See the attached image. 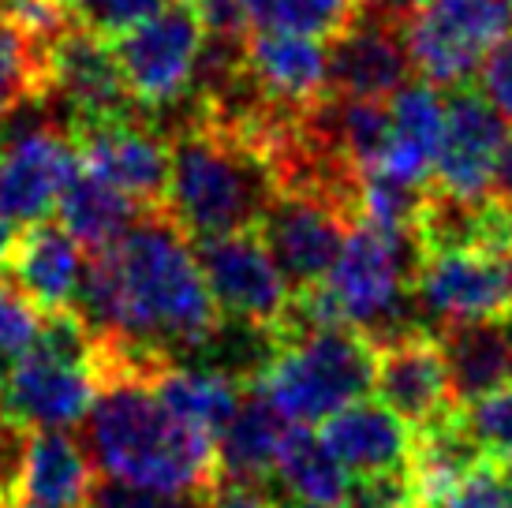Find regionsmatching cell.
I'll use <instances>...</instances> for the list:
<instances>
[{
    "label": "cell",
    "mask_w": 512,
    "mask_h": 508,
    "mask_svg": "<svg viewBox=\"0 0 512 508\" xmlns=\"http://www.w3.org/2000/svg\"><path fill=\"white\" fill-rule=\"evenodd\" d=\"M90 337L150 370L202 359L225 329L195 240L165 206H150L105 251L86 262L72 307Z\"/></svg>",
    "instance_id": "6da1fadb"
},
{
    "label": "cell",
    "mask_w": 512,
    "mask_h": 508,
    "mask_svg": "<svg viewBox=\"0 0 512 508\" xmlns=\"http://www.w3.org/2000/svg\"><path fill=\"white\" fill-rule=\"evenodd\" d=\"M98 359V396L83 419V449L98 475L161 494H210L217 441L184 426L154 389V374L113 352Z\"/></svg>",
    "instance_id": "7a4b0ae2"
},
{
    "label": "cell",
    "mask_w": 512,
    "mask_h": 508,
    "mask_svg": "<svg viewBox=\"0 0 512 508\" xmlns=\"http://www.w3.org/2000/svg\"><path fill=\"white\" fill-rule=\"evenodd\" d=\"M273 195L270 161L243 131L191 109L169 135L165 210L191 240L258 228Z\"/></svg>",
    "instance_id": "3957f363"
},
{
    "label": "cell",
    "mask_w": 512,
    "mask_h": 508,
    "mask_svg": "<svg viewBox=\"0 0 512 508\" xmlns=\"http://www.w3.org/2000/svg\"><path fill=\"white\" fill-rule=\"evenodd\" d=\"M374 344L348 325L281 329L270 367L251 385L288 423L311 426L356 404L374 385Z\"/></svg>",
    "instance_id": "277c9868"
},
{
    "label": "cell",
    "mask_w": 512,
    "mask_h": 508,
    "mask_svg": "<svg viewBox=\"0 0 512 508\" xmlns=\"http://www.w3.org/2000/svg\"><path fill=\"white\" fill-rule=\"evenodd\" d=\"M94 337L75 311L45 314L42 340L0 374V408L27 434L83 423L98 396Z\"/></svg>",
    "instance_id": "5b68a950"
},
{
    "label": "cell",
    "mask_w": 512,
    "mask_h": 508,
    "mask_svg": "<svg viewBox=\"0 0 512 508\" xmlns=\"http://www.w3.org/2000/svg\"><path fill=\"white\" fill-rule=\"evenodd\" d=\"M512 38L509 0H419L404 19L412 71L434 90H460Z\"/></svg>",
    "instance_id": "8992f818"
},
{
    "label": "cell",
    "mask_w": 512,
    "mask_h": 508,
    "mask_svg": "<svg viewBox=\"0 0 512 508\" xmlns=\"http://www.w3.org/2000/svg\"><path fill=\"white\" fill-rule=\"evenodd\" d=\"M105 42L139 113H169L191 94L206 34L191 0H169L157 15Z\"/></svg>",
    "instance_id": "52a82bcc"
},
{
    "label": "cell",
    "mask_w": 512,
    "mask_h": 508,
    "mask_svg": "<svg viewBox=\"0 0 512 508\" xmlns=\"http://www.w3.org/2000/svg\"><path fill=\"white\" fill-rule=\"evenodd\" d=\"M202 277L221 318L232 325L277 333L292 307V284L273 258L262 228H243L214 240H195Z\"/></svg>",
    "instance_id": "ba28073f"
},
{
    "label": "cell",
    "mask_w": 512,
    "mask_h": 508,
    "mask_svg": "<svg viewBox=\"0 0 512 508\" xmlns=\"http://www.w3.org/2000/svg\"><path fill=\"white\" fill-rule=\"evenodd\" d=\"M415 314L445 325L512 318V254L486 247L419 251L415 266Z\"/></svg>",
    "instance_id": "9c48e42d"
},
{
    "label": "cell",
    "mask_w": 512,
    "mask_h": 508,
    "mask_svg": "<svg viewBox=\"0 0 512 508\" xmlns=\"http://www.w3.org/2000/svg\"><path fill=\"white\" fill-rule=\"evenodd\" d=\"M352 225L356 213L344 210L333 198L311 191H277L258 228L292 292H307L326 281Z\"/></svg>",
    "instance_id": "30bf717a"
},
{
    "label": "cell",
    "mask_w": 512,
    "mask_h": 508,
    "mask_svg": "<svg viewBox=\"0 0 512 508\" xmlns=\"http://www.w3.org/2000/svg\"><path fill=\"white\" fill-rule=\"evenodd\" d=\"M49 57V101L68 109V127L109 124L124 116H143L131 101L109 42L83 23L64 27L45 45Z\"/></svg>",
    "instance_id": "8fae6325"
},
{
    "label": "cell",
    "mask_w": 512,
    "mask_h": 508,
    "mask_svg": "<svg viewBox=\"0 0 512 508\" xmlns=\"http://www.w3.org/2000/svg\"><path fill=\"white\" fill-rule=\"evenodd\" d=\"M505 142L509 127L498 105L475 86L453 90L445 101V135L430 187L460 202H486L494 195Z\"/></svg>",
    "instance_id": "7c38bea8"
},
{
    "label": "cell",
    "mask_w": 512,
    "mask_h": 508,
    "mask_svg": "<svg viewBox=\"0 0 512 508\" xmlns=\"http://www.w3.org/2000/svg\"><path fill=\"white\" fill-rule=\"evenodd\" d=\"M79 169L116 187L139 206H165L169 191V139L146 116H124L109 124L68 127Z\"/></svg>",
    "instance_id": "4fadbf2b"
},
{
    "label": "cell",
    "mask_w": 512,
    "mask_h": 508,
    "mask_svg": "<svg viewBox=\"0 0 512 508\" xmlns=\"http://www.w3.org/2000/svg\"><path fill=\"white\" fill-rule=\"evenodd\" d=\"M75 169L72 135L53 124L23 127L0 139V221L8 228L45 221Z\"/></svg>",
    "instance_id": "5bb4252c"
},
{
    "label": "cell",
    "mask_w": 512,
    "mask_h": 508,
    "mask_svg": "<svg viewBox=\"0 0 512 508\" xmlns=\"http://www.w3.org/2000/svg\"><path fill=\"white\" fill-rule=\"evenodd\" d=\"M374 352H378L374 389H378L385 408L397 411L408 426L423 430V426L438 423L460 408L438 333L415 329L408 337L389 340Z\"/></svg>",
    "instance_id": "9a60e30c"
},
{
    "label": "cell",
    "mask_w": 512,
    "mask_h": 508,
    "mask_svg": "<svg viewBox=\"0 0 512 508\" xmlns=\"http://www.w3.org/2000/svg\"><path fill=\"white\" fill-rule=\"evenodd\" d=\"M326 64L333 98L389 101L408 86L412 75L404 23L363 12L344 34L326 42Z\"/></svg>",
    "instance_id": "2e32d148"
},
{
    "label": "cell",
    "mask_w": 512,
    "mask_h": 508,
    "mask_svg": "<svg viewBox=\"0 0 512 508\" xmlns=\"http://www.w3.org/2000/svg\"><path fill=\"white\" fill-rule=\"evenodd\" d=\"M247 79L262 105L281 113H311L329 98L326 42L296 30H258L243 57Z\"/></svg>",
    "instance_id": "e0dca14e"
},
{
    "label": "cell",
    "mask_w": 512,
    "mask_h": 508,
    "mask_svg": "<svg viewBox=\"0 0 512 508\" xmlns=\"http://www.w3.org/2000/svg\"><path fill=\"white\" fill-rule=\"evenodd\" d=\"M4 269L38 311L60 314L75 307L86 262L79 240L60 221H34L12 232Z\"/></svg>",
    "instance_id": "ac0fdd59"
},
{
    "label": "cell",
    "mask_w": 512,
    "mask_h": 508,
    "mask_svg": "<svg viewBox=\"0 0 512 508\" xmlns=\"http://www.w3.org/2000/svg\"><path fill=\"white\" fill-rule=\"evenodd\" d=\"M441 135H445V101L430 83H408L389 98V131L370 172L397 184L423 187L434 180Z\"/></svg>",
    "instance_id": "d6986e66"
},
{
    "label": "cell",
    "mask_w": 512,
    "mask_h": 508,
    "mask_svg": "<svg viewBox=\"0 0 512 508\" xmlns=\"http://www.w3.org/2000/svg\"><path fill=\"white\" fill-rule=\"evenodd\" d=\"M322 441L348 475H385L412 467L415 430L382 400H356L322 423Z\"/></svg>",
    "instance_id": "ffe728a7"
},
{
    "label": "cell",
    "mask_w": 512,
    "mask_h": 508,
    "mask_svg": "<svg viewBox=\"0 0 512 508\" xmlns=\"http://www.w3.org/2000/svg\"><path fill=\"white\" fill-rule=\"evenodd\" d=\"M94 464L83 441L68 430H34L27 434L15 501L42 508H83L94 490Z\"/></svg>",
    "instance_id": "44dd1931"
},
{
    "label": "cell",
    "mask_w": 512,
    "mask_h": 508,
    "mask_svg": "<svg viewBox=\"0 0 512 508\" xmlns=\"http://www.w3.org/2000/svg\"><path fill=\"white\" fill-rule=\"evenodd\" d=\"M456 404L512 385V318L445 325L438 333Z\"/></svg>",
    "instance_id": "7402d4cb"
},
{
    "label": "cell",
    "mask_w": 512,
    "mask_h": 508,
    "mask_svg": "<svg viewBox=\"0 0 512 508\" xmlns=\"http://www.w3.org/2000/svg\"><path fill=\"white\" fill-rule=\"evenodd\" d=\"M154 389L165 408L184 426L199 430L206 438H221L232 415L240 411L247 385L228 378L214 367H161L154 374Z\"/></svg>",
    "instance_id": "603a6c76"
},
{
    "label": "cell",
    "mask_w": 512,
    "mask_h": 508,
    "mask_svg": "<svg viewBox=\"0 0 512 508\" xmlns=\"http://www.w3.org/2000/svg\"><path fill=\"white\" fill-rule=\"evenodd\" d=\"M288 430V419L255 389H247L240 411L232 415L225 434L217 438V475L240 482H266L277 467V449Z\"/></svg>",
    "instance_id": "cb8c5ba5"
},
{
    "label": "cell",
    "mask_w": 512,
    "mask_h": 508,
    "mask_svg": "<svg viewBox=\"0 0 512 508\" xmlns=\"http://www.w3.org/2000/svg\"><path fill=\"white\" fill-rule=\"evenodd\" d=\"M57 210H60V225L72 232L83 251L94 254V251L113 247V243L139 221L143 206L131 202L128 195H120V191L109 187L105 180H98L94 172L75 169L68 187H64V195H60ZM146 210H150V206H146Z\"/></svg>",
    "instance_id": "d4e9b609"
},
{
    "label": "cell",
    "mask_w": 512,
    "mask_h": 508,
    "mask_svg": "<svg viewBox=\"0 0 512 508\" xmlns=\"http://www.w3.org/2000/svg\"><path fill=\"white\" fill-rule=\"evenodd\" d=\"M273 475H277V482L296 497L299 505L307 508H344L348 482H352V475L329 452L322 434H314L311 426L299 423H292L285 430Z\"/></svg>",
    "instance_id": "484cf974"
},
{
    "label": "cell",
    "mask_w": 512,
    "mask_h": 508,
    "mask_svg": "<svg viewBox=\"0 0 512 508\" xmlns=\"http://www.w3.org/2000/svg\"><path fill=\"white\" fill-rule=\"evenodd\" d=\"M45 38L0 12V120L49 101V57Z\"/></svg>",
    "instance_id": "4316f807"
},
{
    "label": "cell",
    "mask_w": 512,
    "mask_h": 508,
    "mask_svg": "<svg viewBox=\"0 0 512 508\" xmlns=\"http://www.w3.org/2000/svg\"><path fill=\"white\" fill-rule=\"evenodd\" d=\"M243 4L255 27L296 30L322 42H333L363 15V0H243Z\"/></svg>",
    "instance_id": "83f0119b"
},
{
    "label": "cell",
    "mask_w": 512,
    "mask_h": 508,
    "mask_svg": "<svg viewBox=\"0 0 512 508\" xmlns=\"http://www.w3.org/2000/svg\"><path fill=\"white\" fill-rule=\"evenodd\" d=\"M460 426L468 430L486 464L512 467V385L460 404Z\"/></svg>",
    "instance_id": "f1b7e54d"
},
{
    "label": "cell",
    "mask_w": 512,
    "mask_h": 508,
    "mask_svg": "<svg viewBox=\"0 0 512 508\" xmlns=\"http://www.w3.org/2000/svg\"><path fill=\"white\" fill-rule=\"evenodd\" d=\"M45 329V314L15 284H0V374L27 355Z\"/></svg>",
    "instance_id": "f546056e"
},
{
    "label": "cell",
    "mask_w": 512,
    "mask_h": 508,
    "mask_svg": "<svg viewBox=\"0 0 512 508\" xmlns=\"http://www.w3.org/2000/svg\"><path fill=\"white\" fill-rule=\"evenodd\" d=\"M344 508H423L412 467L385 475H356L348 482Z\"/></svg>",
    "instance_id": "4dcf8cb0"
},
{
    "label": "cell",
    "mask_w": 512,
    "mask_h": 508,
    "mask_svg": "<svg viewBox=\"0 0 512 508\" xmlns=\"http://www.w3.org/2000/svg\"><path fill=\"white\" fill-rule=\"evenodd\" d=\"M83 508H206L202 494H161V490H139L120 482H94Z\"/></svg>",
    "instance_id": "1f68e13d"
},
{
    "label": "cell",
    "mask_w": 512,
    "mask_h": 508,
    "mask_svg": "<svg viewBox=\"0 0 512 508\" xmlns=\"http://www.w3.org/2000/svg\"><path fill=\"white\" fill-rule=\"evenodd\" d=\"M191 8L199 15L206 42L240 45V49L251 42V15L243 0H191Z\"/></svg>",
    "instance_id": "d6a6232c"
},
{
    "label": "cell",
    "mask_w": 512,
    "mask_h": 508,
    "mask_svg": "<svg viewBox=\"0 0 512 508\" xmlns=\"http://www.w3.org/2000/svg\"><path fill=\"white\" fill-rule=\"evenodd\" d=\"M169 0H90L83 12H79V23L86 30H94L101 38H113L120 30L143 23L150 15H157Z\"/></svg>",
    "instance_id": "836d02e7"
},
{
    "label": "cell",
    "mask_w": 512,
    "mask_h": 508,
    "mask_svg": "<svg viewBox=\"0 0 512 508\" xmlns=\"http://www.w3.org/2000/svg\"><path fill=\"white\" fill-rule=\"evenodd\" d=\"M445 508H512V490L501 475V467L479 464L456 486Z\"/></svg>",
    "instance_id": "e575fe53"
},
{
    "label": "cell",
    "mask_w": 512,
    "mask_h": 508,
    "mask_svg": "<svg viewBox=\"0 0 512 508\" xmlns=\"http://www.w3.org/2000/svg\"><path fill=\"white\" fill-rule=\"evenodd\" d=\"M206 508H285V501L270 494L266 482H240V479H221L210 486Z\"/></svg>",
    "instance_id": "d590c367"
},
{
    "label": "cell",
    "mask_w": 512,
    "mask_h": 508,
    "mask_svg": "<svg viewBox=\"0 0 512 508\" xmlns=\"http://www.w3.org/2000/svg\"><path fill=\"white\" fill-rule=\"evenodd\" d=\"M23 449H27V430L15 426L4 415V408H0V508H8L15 501V482H19Z\"/></svg>",
    "instance_id": "8d00e7d4"
},
{
    "label": "cell",
    "mask_w": 512,
    "mask_h": 508,
    "mask_svg": "<svg viewBox=\"0 0 512 508\" xmlns=\"http://www.w3.org/2000/svg\"><path fill=\"white\" fill-rule=\"evenodd\" d=\"M483 94L501 109V116L512 120V38L490 53L483 68Z\"/></svg>",
    "instance_id": "74e56055"
},
{
    "label": "cell",
    "mask_w": 512,
    "mask_h": 508,
    "mask_svg": "<svg viewBox=\"0 0 512 508\" xmlns=\"http://www.w3.org/2000/svg\"><path fill=\"white\" fill-rule=\"evenodd\" d=\"M494 198L505 202L512 210V135L505 142V150H501V161H498V180H494Z\"/></svg>",
    "instance_id": "f35d334b"
},
{
    "label": "cell",
    "mask_w": 512,
    "mask_h": 508,
    "mask_svg": "<svg viewBox=\"0 0 512 508\" xmlns=\"http://www.w3.org/2000/svg\"><path fill=\"white\" fill-rule=\"evenodd\" d=\"M415 4H419V0H363V12H374V15H385V19L404 23V19L412 15Z\"/></svg>",
    "instance_id": "ab89813d"
},
{
    "label": "cell",
    "mask_w": 512,
    "mask_h": 508,
    "mask_svg": "<svg viewBox=\"0 0 512 508\" xmlns=\"http://www.w3.org/2000/svg\"><path fill=\"white\" fill-rule=\"evenodd\" d=\"M8 243H12V228L0 221V273H4V262H8Z\"/></svg>",
    "instance_id": "60d3db41"
},
{
    "label": "cell",
    "mask_w": 512,
    "mask_h": 508,
    "mask_svg": "<svg viewBox=\"0 0 512 508\" xmlns=\"http://www.w3.org/2000/svg\"><path fill=\"white\" fill-rule=\"evenodd\" d=\"M8 508H42V505H27V501H12Z\"/></svg>",
    "instance_id": "b9f144b4"
},
{
    "label": "cell",
    "mask_w": 512,
    "mask_h": 508,
    "mask_svg": "<svg viewBox=\"0 0 512 508\" xmlns=\"http://www.w3.org/2000/svg\"><path fill=\"white\" fill-rule=\"evenodd\" d=\"M501 475H505V482H509V490H512V467H501Z\"/></svg>",
    "instance_id": "7bdbcfd3"
},
{
    "label": "cell",
    "mask_w": 512,
    "mask_h": 508,
    "mask_svg": "<svg viewBox=\"0 0 512 508\" xmlns=\"http://www.w3.org/2000/svg\"><path fill=\"white\" fill-rule=\"evenodd\" d=\"M423 508H434V505H423Z\"/></svg>",
    "instance_id": "ee69618b"
},
{
    "label": "cell",
    "mask_w": 512,
    "mask_h": 508,
    "mask_svg": "<svg viewBox=\"0 0 512 508\" xmlns=\"http://www.w3.org/2000/svg\"><path fill=\"white\" fill-rule=\"evenodd\" d=\"M303 508H307V505H303Z\"/></svg>",
    "instance_id": "f6af8a7d"
},
{
    "label": "cell",
    "mask_w": 512,
    "mask_h": 508,
    "mask_svg": "<svg viewBox=\"0 0 512 508\" xmlns=\"http://www.w3.org/2000/svg\"><path fill=\"white\" fill-rule=\"evenodd\" d=\"M509 4H512V0H509Z\"/></svg>",
    "instance_id": "bcb514c9"
}]
</instances>
